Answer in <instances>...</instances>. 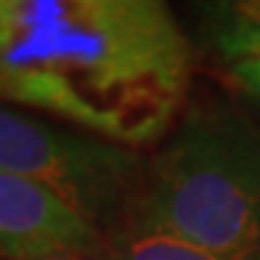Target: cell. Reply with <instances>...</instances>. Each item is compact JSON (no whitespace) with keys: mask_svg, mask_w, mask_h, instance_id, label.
<instances>
[{"mask_svg":"<svg viewBox=\"0 0 260 260\" xmlns=\"http://www.w3.org/2000/svg\"><path fill=\"white\" fill-rule=\"evenodd\" d=\"M0 170L38 183L104 239L133 215L144 168L133 149L0 101Z\"/></svg>","mask_w":260,"mask_h":260,"instance_id":"3","label":"cell"},{"mask_svg":"<svg viewBox=\"0 0 260 260\" xmlns=\"http://www.w3.org/2000/svg\"><path fill=\"white\" fill-rule=\"evenodd\" d=\"M231 75L239 85L260 101V58H244L231 64Z\"/></svg>","mask_w":260,"mask_h":260,"instance_id":"7","label":"cell"},{"mask_svg":"<svg viewBox=\"0 0 260 260\" xmlns=\"http://www.w3.org/2000/svg\"><path fill=\"white\" fill-rule=\"evenodd\" d=\"M191 45L159 0H0V101L133 149L186 99Z\"/></svg>","mask_w":260,"mask_h":260,"instance_id":"1","label":"cell"},{"mask_svg":"<svg viewBox=\"0 0 260 260\" xmlns=\"http://www.w3.org/2000/svg\"><path fill=\"white\" fill-rule=\"evenodd\" d=\"M205 32L229 64L260 58V0L202 6Z\"/></svg>","mask_w":260,"mask_h":260,"instance_id":"6","label":"cell"},{"mask_svg":"<svg viewBox=\"0 0 260 260\" xmlns=\"http://www.w3.org/2000/svg\"><path fill=\"white\" fill-rule=\"evenodd\" d=\"M133 215L223 260H260V130L226 106L188 112L144 173Z\"/></svg>","mask_w":260,"mask_h":260,"instance_id":"2","label":"cell"},{"mask_svg":"<svg viewBox=\"0 0 260 260\" xmlns=\"http://www.w3.org/2000/svg\"><path fill=\"white\" fill-rule=\"evenodd\" d=\"M96 260H223V257L130 215L114 234L104 239V250Z\"/></svg>","mask_w":260,"mask_h":260,"instance_id":"5","label":"cell"},{"mask_svg":"<svg viewBox=\"0 0 260 260\" xmlns=\"http://www.w3.org/2000/svg\"><path fill=\"white\" fill-rule=\"evenodd\" d=\"M48 260H90V257H80V255H56V257H48Z\"/></svg>","mask_w":260,"mask_h":260,"instance_id":"8","label":"cell"},{"mask_svg":"<svg viewBox=\"0 0 260 260\" xmlns=\"http://www.w3.org/2000/svg\"><path fill=\"white\" fill-rule=\"evenodd\" d=\"M104 234L38 183L0 170V260H48L80 255L96 260Z\"/></svg>","mask_w":260,"mask_h":260,"instance_id":"4","label":"cell"}]
</instances>
